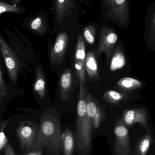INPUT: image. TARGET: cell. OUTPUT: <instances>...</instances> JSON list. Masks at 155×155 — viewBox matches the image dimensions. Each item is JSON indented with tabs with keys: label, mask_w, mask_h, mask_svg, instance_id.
Masks as SVG:
<instances>
[{
	"label": "cell",
	"mask_w": 155,
	"mask_h": 155,
	"mask_svg": "<svg viewBox=\"0 0 155 155\" xmlns=\"http://www.w3.org/2000/svg\"><path fill=\"white\" fill-rule=\"evenodd\" d=\"M150 139L148 138L144 139L140 146V151L142 155H145L150 146Z\"/></svg>",
	"instance_id": "obj_24"
},
{
	"label": "cell",
	"mask_w": 155,
	"mask_h": 155,
	"mask_svg": "<svg viewBox=\"0 0 155 155\" xmlns=\"http://www.w3.org/2000/svg\"><path fill=\"white\" fill-rule=\"evenodd\" d=\"M22 25L35 34L41 36L45 35L46 32L50 30L46 15L42 11L29 20L25 21Z\"/></svg>",
	"instance_id": "obj_8"
},
{
	"label": "cell",
	"mask_w": 155,
	"mask_h": 155,
	"mask_svg": "<svg viewBox=\"0 0 155 155\" xmlns=\"http://www.w3.org/2000/svg\"><path fill=\"white\" fill-rule=\"evenodd\" d=\"M86 47L83 36L80 35L77 39L75 54L74 67L77 77L80 82L84 84L85 81Z\"/></svg>",
	"instance_id": "obj_6"
},
{
	"label": "cell",
	"mask_w": 155,
	"mask_h": 155,
	"mask_svg": "<svg viewBox=\"0 0 155 155\" xmlns=\"http://www.w3.org/2000/svg\"><path fill=\"white\" fill-rule=\"evenodd\" d=\"M123 120L127 125H132L138 123L146 127L147 122V113L142 108L126 110L123 113Z\"/></svg>",
	"instance_id": "obj_9"
},
{
	"label": "cell",
	"mask_w": 155,
	"mask_h": 155,
	"mask_svg": "<svg viewBox=\"0 0 155 155\" xmlns=\"http://www.w3.org/2000/svg\"><path fill=\"white\" fill-rule=\"evenodd\" d=\"M96 28L93 25H90L86 26L83 29V36L86 41L92 45L95 41Z\"/></svg>",
	"instance_id": "obj_20"
},
{
	"label": "cell",
	"mask_w": 155,
	"mask_h": 155,
	"mask_svg": "<svg viewBox=\"0 0 155 155\" xmlns=\"http://www.w3.org/2000/svg\"><path fill=\"white\" fill-rule=\"evenodd\" d=\"M118 39V35L113 30L107 27H103L100 32V42L96 54L99 55L104 53L107 61H109Z\"/></svg>",
	"instance_id": "obj_5"
},
{
	"label": "cell",
	"mask_w": 155,
	"mask_h": 155,
	"mask_svg": "<svg viewBox=\"0 0 155 155\" xmlns=\"http://www.w3.org/2000/svg\"><path fill=\"white\" fill-rule=\"evenodd\" d=\"M73 74L71 69H66L62 73L59 79L60 97L63 102L68 100L72 88Z\"/></svg>",
	"instance_id": "obj_10"
},
{
	"label": "cell",
	"mask_w": 155,
	"mask_h": 155,
	"mask_svg": "<svg viewBox=\"0 0 155 155\" xmlns=\"http://www.w3.org/2000/svg\"><path fill=\"white\" fill-rule=\"evenodd\" d=\"M86 94L83 84L80 82L77 107V127L78 133L83 136L86 142L88 143V144L93 122L89 119L86 114Z\"/></svg>",
	"instance_id": "obj_3"
},
{
	"label": "cell",
	"mask_w": 155,
	"mask_h": 155,
	"mask_svg": "<svg viewBox=\"0 0 155 155\" xmlns=\"http://www.w3.org/2000/svg\"><path fill=\"white\" fill-rule=\"evenodd\" d=\"M116 135L118 137H126L128 135V131L124 126L120 125L116 127L114 130Z\"/></svg>",
	"instance_id": "obj_21"
},
{
	"label": "cell",
	"mask_w": 155,
	"mask_h": 155,
	"mask_svg": "<svg viewBox=\"0 0 155 155\" xmlns=\"http://www.w3.org/2000/svg\"><path fill=\"white\" fill-rule=\"evenodd\" d=\"M0 92L4 98L6 97L7 95V87L5 84V81L3 77L1 68H0Z\"/></svg>",
	"instance_id": "obj_23"
},
{
	"label": "cell",
	"mask_w": 155,
	"mask_h": 155,
	"mask_svg": "<svg viewBox=\"0 0 155 155\" xmlns=\"http://www.w3.org/2000/svg\"><path fill=\"white\" fill-rule=\"evenodd\" d=\"M36 132V126L32 122L25 121L20 125L17 133L22 148H31L34 143Z\"/></svg>",
	"instance_id": "obj_7"
},
{
	"label": "cell",
	"mask_w": 155,
	"mask_h": 155,
	"mask_svg": "<svg viewBox=\"0 0 155 155\" xmlns=\"http://www.w3.org/2000/svg\"><path fill=\"white\" fill-rule=\"evenodd\" d=\"M117 85L123 90H133L142 87L143 84L141 81L133 78L124 77L117 81Z\"/></svg>",
	"instance_id": "obj_17"
},
{
	"label": "cell",
	"mask_w": 155,
	"mask_h": 155,
	"mask_svg": "<svg viewBox=\"0 0 155 155\" xmlns=\"http://www.w3.org/2000/svg\"><path fill=\"white\" fill-rule=\"evenodd\" d=\"M13 2L15 4H20L21 0H13Z\"/></svg>",
	"instance_id": "obj_27"
},
{
	"label": "cell",
	"mask_w": 155,
	"mask_h": 155,
	"mask_svg": "<svg viewBox=\"0 0 155 155\" xmlns=\"http://www.w3.org/2000/svg\"><path fill=\"white\" fill-rule=\"evenodd\" d=\"M102 17L123 28L131 21L130 0H102Z\"/></svg>",
	"instance_id": "obj_1"
},
{
	"label": "cell",
	"mask_w": 155,
	"mask_h": 155,
	"mask_svg": "<svg viewBox=\"0 0 155 155\" xmlns=\"http://www.w3.org/2000/svg\"><path fill=\"white\" fill-rule=\"evenodd\" d=\"M0 54L3 59L10 81L14 86L17 84L18 78L22 70L21 56L3 37L0 33Z\"/></svg>",
	"instance_id": "obj_2"
},
{
	"label": "cell",
	"mask_w": 155,
	"mask_h": 155,
	"mask_svg": "<svg viewBox=\"0 0 155 155\" xmlns=\"http://www.w3.org/2000/svg\"><path fill=\"white\" fill-rule=\"evenodd\" d=\"M33 90L40 99H45L46 95V78L42 66L39 64H36L35 66V78Z\"/></svg>",
	"instance_id": "obj_11"
},
{
	"label": "cell",
	"mask_w": 155,
	"mask_h": 155,
	"mask_svg": "<svg viewBox=\"0 0 155 155\" xmlns=\"http://www.w3.org/2000/svg\"><path fill=\"white\" fill-rule=\"evenodd\" d=\"M3 98H4L2 96V94L0 92V103H2V101Z\"/></svg>",
	"instance_id": "obj_28"
},
{
	"label": "cell",
	"mask_w": 155,
	"mask_h": 155,
	"mask_svg": "<svg viewBox=\"0 0 155 155\" xmlns=\"http://www.w3.org/2000/svg\"><path fill=\"white\" fill-rule=\"evenodd\" d=\"M25 12V8L0 1V15L5 13L21 14Z\"/></svg>",
	"instance_id": "obj_18"
},
{
	"label": "cell",
	"mask_w": 155,
	"mask_h": 155,
	"mask_svg": "<svg viewBox=\"0 0 155 155\" xmlns=\"http://www.w3.org/2000/svg\"><path fill=\"white\" fill-rule=\"evenodd\" d=\"M69 41V35L66 32H62L56 36L49 52V59L52 65L60 66L62 63Z\"/></svg>",
	"instance_id": "obj_4"
},
{
	"label": "cell",
	"mask_w": 155,
	"mask_h": 155,
	"mask_svg": "<svg viewBox=\"0 0 155 155\" xmlns=\"http://www.w3.org/2000/svg\"><path fill=\"white\" fill-rule=\"evenodd\" d=\"M42 150L40 149V150H37V151L29 153L27 155H42Z\"/></svg>",
	"instance_id": "obj_26"
},
{
	"label": "cell",
	"mask_w": 155,
	"mask_h": 155,
	"mask_svg": "<svg viewBox=\"0 0 155 155\" xmlns=\"http://www.w3.org/2000/svg\"><path fill=\"white\" fill-rule=\"evenodd\" d=\"M85 70L88 78L96 80H99L98 64L94 52L91 51L86 54L85 63Z\"/></svg>",
	"instance_id": "obj_14"
},
{
	"label": "cell",
	"mask_w": 155,
	"mask_h": 155,
	"mask_svg": "<svg viewBox=\"0 0 155 155\" xmlns=\"http://www.w3.org/2000/svg\"><path fill=\"white\" fill-rule=\"evenodd\" d=\"M155 3L151 5L147 10L145 20V39L154 44L155 40Z\"/></svg>",
	"instance_id": "obj_12"
},
{
	"label": "cell",
	"mask_w": 155,
	"mask_h": 155,
	"mask_svg": "<svg viewBox=\"0 0 155 155\" xmlns=\"http://www.w3.org/2000/svg\"><path fill=\"white\" fill-rule=\"evenodd\" d=\"M64 150L65 155H72L74 140L71 132L67 131L64 134Z\"/></svg>",
	"instance_id": "obj_19"
},
{
	"label": "cell",
	"mask_w": 155,
	"mask_h": 155,
	"mask_svg": "<svg viewBox=\"0 0 155 155\" xmlns=\"http://www.w3.org/2000/svg\"><path fill=\"white\" fill-rule=\"evenodd\" d=\"M103 117V110L101 107L98 108L97 112L93 119V123L95 128H97L100 125Z\"/></svg>",
	"instance_id": "obj_22"
},
{
	"label": "cell",
	"mask_w": 155,
	"mask_h": 155,
	"mask_svg": "<svg viewBox=\"0 0 155 155\" xmlns=\"http://www.w3.org/2000/svg\"><path fill=\"white\" fill-rule=\"evenodd\" d=\"M85 1L86 2V3L88 5H89V4H88V0H85Z\"/></svg>",
	"instance_id": "obj_29"
},
{
	"label": "cell",
	"mask_w": 155,
	"mask_h": 155,
	"mask_svg": "<svg viewBox=\"0 0 155 155\" xmlns=\"http://www.w3.org/2000/svg\"><path fill=\"white\" fill-rule=\"evenodd\" d=\"M126 63L125 56L123 49L120 45L116 48L110 64V70L112 71H115L123 68Z\"/></svg>",
	"instance_id": "obj_15"
},
{
	"label": "cell",
	"mask_w": 155,
	"mask_h": 155,
	"mask_svg": "<svg viewBox=\"0 0 155 155\" xmlns=\"http://www.w3.org/2000/svg\"><path fill=\"white\" fill-rule=\"evenodd\" d=\"M129 96L127 94L120 93L114 90H108L104 93L103 96V99L110 104H119L126 101L128 99Z\"/></svg>",
	"instance_id": "obj_16"
},
{
	"label": "cell",
	"mask_w": 155,
	"mask_h": 155,
	"mask_svg": "<svg viewBox=\"0 0 155 155\" xmlns=\"http://www.w3.org/2000/svg\"><path fill=\"white\" fill-rule=\"evenodd\" d=\"M75 7L72 0H56V12L58 22H62L65 16L72 15Z\"/></svg>",
	"instance_id": "obj_13"
},
{
	"label": "cell",
	"mask_w": 155,
	"mask_h": 155,
	"mask_svg": "<svg viewBox=\"0 0 155 155\" xmlns=\"http://www.w3.org/2000/svg\"><path fill=\"white\" fill-rule=\"evenodd\" d=\"M5 155H16L12 147L9 143H7L5 146Z\"/></svg>",
	"instance_id": "obj_25"
}]
</instances>
